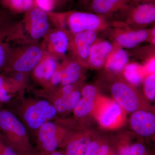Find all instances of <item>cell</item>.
Wrapping results in <instances>:
<instances>
[{"mask_svg": "<svg viewBox=\"0 0 155 155\" xmlns=\"http://www.w3.org/2000/svg\"><path fill=\"white\" fill-rule=\"evenodd\" d=\"M0 132L18 155L32 151L25 125L11 111L0 106Z\"/></svg>", "mask_w": 155, "mask_h": 155, "instance_id": "6da1fadb", "label": "cell"}, {"mask_svg": "<svg viewBox=\"0 0 155 155\" xmlns=\"http://www.w3.org/2000/svg\"><path fill=\"white\" fill-rule=\"evenodd\" d=\"M17 117L31 133L37 130L45 122L51 121L57 116L55 108L46 99L25 100L21 103Z\"/></svg>", "mask_w": 155, "mask_h": 155, "instance_id": "7a4b0ae2", "label": "cell"}, {"mask_svg": "<svg viewBox=\"0 0 155 155\" xmlns=\"http://www.w3.org/2000/svg\"><path fill=\"white\" fill-rule=\"evenodd\" d=\"M56 23L67 26L73 35L87 31L104 29L107 24L101 16L88 12H71L68 14H52Z\"/></svg>", "mask_w": 155, "mask_h": 155, "instance_id": "3957f363", "label": "cell"}, {"mask_svg": "<svg viewBox=\"0 0 155 155\" xmlns=\"http://www.w3.org/2000/svg\"><path fill=\"white\" fill-rule=\"evenodd\" d=\"M67 133L51 121L41 125L35 134L36 149L40 155H48L62 146Z\"/></svg>", "mask_w": 155, "mask_h": 155, "instance_id": "277c9868", "label": "cell"}, {"mask_svg": "<svg viewBox=\"0 0 155 155\" xmlns=\"http://www.w3.org/2000/svg\"><path fill=\"white\" fill-rule=\"evenodd\" d=\"M44 54L42 48L36 45L29 46L15 56L11 55L5 70L23 74L31 72L41 61Z\"/></svg>", "mask_w": 155, "mask_h": 155, "instance_id": "5b68a950", "label": "cell"}, {"mask_svg": "<svg viewBox=\"0 0 155 155\" xmlns=\"http://www.w3.org/2000/svg\"><path fill=\"white\" fill-rule=\"evenodd\" d=\"M111 92L116 102L124 110L134 113L139 107L138 97L134 90L128 84L116 82L111 87Z\"/></svg>", "mask_w": 155, "mask_h": 155, "instance_id": "8992f818", "label": "cell"}, {"mask_svg": "<svg viewBox=\"0 0 155 155\" xmlns=\"http://www.w3.org/2000/svg\"><path fill=\"white\" fill-rule=\"evenodd\" d=\"M48 17L38 8L31 10L26 21V28L31 37L38 40L45 36L49 29Z\"/></svg>", "mask_w": 155, "mask_h": 155, "instance_id": "52a82bcc", "label": "cell"}, {"mask_svg": "<svg viewBox=\"0 0 155 155\" xmlns=\"http://www.w3.org/2000/svg\"><path fill=\"white\" fill-rule=\"evenodd\" d=\"M58 67L55 57L45 52L41 61L32 70V76L39 83L49 88L51 78Z\"/></svg>", "mask_w": 155, "mask_h": 155, "instance_id": "ba28073f", "label": "cell"}, {"mask_svg": "<svg viewBox=\"0 0 155 155\" xmlns=\"http://www.w3.org/2000/svg\"><path fill=\"white\" fill-rule=\"evenodd\" d=\"M96 38L95 31H84L73 35L70 39V47L79 61H88L90 51Z\"/></svg>", "mask_w": 155, "mask_h": 155, "instance_id": "9c48e42d", "label": "cell"}, {"mask_svg": "<svg viewBox=\"0 0 155 155\" xmlns=\"http://www.w3.org/2000/svg\"><path fill=\"white\" fill-rule=\"evenodd\" d=\"M133 130L139 135L150 136L155 132V116L151 112L137 110L134 112L130 119Z\"/></svg>", "mask_w": 155, "mask_h": 155, "instance_id": "30bf717a", "label": "cell"}, {"mask_svg": "<svg viewBox=\"0 0 155 155\" xmlns=\"http://www.w3.org/2000/svg\"><path fill=\"white\" fill-rule=\"evenodd\" d=\"M45 46L48 51L46 53L54 57L64 55L70 48V38L65 31L57 29L48 35Z\"/></svg>", "mask_w": 155, "mask_h": 155, "instance_id": "8fae6325", "label": "cell"}, {"mask_svg": "<svg viewBox=\"0 0 155 155\" xmlns=\"http://www.w3.org/2000/svg\"><path fill=\"white\" fill-rule=\"evenodd\" d=\"M98 118L103 127H115L122 120V109L116 101H108L100 108Z\"/></svg>", "mask_w": 155, "mask_h": 155, "instance_id": "7c38bea8", "label": "cell"}, {"mask_svg": "<svg viewBox=\"0 0 155 155\" xmlns=\"http://www.w3.org/2000/svg\"><path fill=\"white\" fill-rule=\"evenodd\" d=\"M114 48V45L110 42L105 40H96L90 51L89 63L95 68L101 67L105 64L107 59Z\"/></svg>", "mask_w": 155, "mask_h": 155, "instance_id": "4fadbf2b", "label": "cell"}, {"mask_svg": "<svg viewBox=\"0 0 155 155\" xmlns=\"http://www.w3.org/2000/svg\"><path fill=\"white\" fill-rule=\"evenodd\" d=\"M22 87L23 84L0 74V104H8L20 97Z\"/></svg>", "mask_w": 155, "mask_h": 155, "instance_id": "5bb4252c", "label": "cell"}, {"mask_svg": "<svg viewBox=\"0 0 155 155\" xmlns=\"http://www.w3.org/2000/svg\"><path fill=\"white\" fill-rule=\"evenodd\" d=\"M149 36L147 30L144 29L122 31L116 36L117 44L122 47L131 48L146 41Z\"/></svg>", "mask_w": 155, "mask_h": 155, "instance_id": "9a60e30c", "label": "cell"}, {"mask_svg": "<svg viewBox=\"0 0 155 155\" xmlns=\"http://www.w3.org/2000/svg\"><path fill=\"white\" fill-rule=\"evenodd\" d=\"M130 19L139 25H149L155 20V6L153 2L143 3L136 6L130 14Z\"/></svg>", "mask_w": 155, "mask_h": 155, "instance_id": "2e32d148", "label": "cell"}, {"mask_svg": "<svg viewBox=\"0 0 155 155\" xmlns=\"http://www.w3.org/2000/svg\"><path fill=\"white\" fill-rule=\"evenodd\" d=\"M91 140L87 137L66 136L62 146L65 147L66 155H84Z\"/></svg>", "mask_w": 155, "mask_h": 155, "instance_id": "e0dca14e", "label": "cell"}, {"mask_svg": "<svg viewBox=\"0 0 155 155\" xmlns=\"http://www.w3.org/2000/svg\"><path fill=\"white\" fill-rule=\"evenodd\" d=\"M129 59V55L125 50L114 48L106 61V67L111 72H121L128 64Z\"/></svg>", "mask_w": 155, "mask_h": 155, "instance_id": "ac0fdd59", "label": "cell"}, {"mask_svg": "<svg viewBox=\"0 0 155 155\" xmlns=\"http://www.w3.org/2000/svg\"><path fill=\"white\" fill-rule=\"evenodd\" d=\"M131 0H92L91 8L96 14H110L125 7Z\"/></svg>", "mask_w": 155, "mask_h": 155, "instance_id": "d6986e66", "label": "cell"}, {"mask_svg": "<svg viewBox=\"0 0 155 155\" xmlns=\"http://www.w3.org/2000/svg\"><path fill=\"white\" fill-rule=\"evenodd\" d=\"M63 77L61 84L62 86L73 84L77 82L81 74V66L78 62L71 61L63 67Z\"/></svg>", "mask_w": 155, "mask_h": 155, "instance_id": "ffe728a7", "label": "cell"}, {"mask_svg": "<svg viewBox=\"0 0 155 155\" xmlns=\"http://www.w3.org/2000/svg\"><path fill=\"white\" fill-rule=\"evenodd\" d=\"M124 75L129 83L134 86H137L142 81V68L136 63L127 64L124 69Z\"/></svg>", "mask_w": 155, "mask_h": 155, "instance_id": "44dd1931", "label": "cell"}, {"mask_svg": "<svg viewBox=\"0 0 155 155\" xmlns=\"http://www.w3.org/2000/svg\"><path fill=\"white\" fill-rule=\"evenodd\" d=\"M95 100L81 97L73 109L74 115L78 118H82L87 116L93 110Z\"/></svg>", "mask_w": 155, "mask_h": 155, "instance_id": "7402d4cb", "label": "cell"}, {"mask_svg": "<svg viewBox=\"0 0 155 155\" xmlns=\"http://www.w3.org/2000/svg\"><path fill=\"white\" fill-rule=\"evenodd\" d=\"M6 33L5 30H0V71L5 69L11 55L8 46L4 42Z\"/></svg>", "mask_w": 155, "mask_h": 155, "instance_id": "603a6c76", "label": "cell"}, {"mask_svg": "<svg viewBox=\"0 0 155 155\" xmlns=\"http://www.w3.org/2000/svg\"><path fill=\"white\" fill-rule=\"evenodd\" d=\"M143 90L146 96L150 100L155 99V73L148 74L143 81Z\"/></svg>", "mask_w": 155, "mask_h": 155, "instance_id": "cb8c5ba5", "label": "cell"}, {"mask_svg": "<svg viewBox=\"0 0 155 155\" xmlns=\"http://www.w3.org/2000/svg\"><path fill=\"white\" fill-rule=\"evenodd\" d=\"M5 3L15 11L22 12L31 8L33 4V0H7Z\"/></svg>", "mask_w": 155, "mask_h": 155, "instance_id": "d4e9b609", "label": "cell"}, {"mask_svg": "<svg viewBox=\"0 0 155 155\" xmlns=\"http://www.w3.org/2000/svg\"><path fill=\"white\" fill-rule=\"evenodd\" d=\"M80 91L74 90L67 97V111L73 110L75 106L81 98Z\"/></svg>", "mask_w": 155, "mask_h": 155, "instance_id": "484cf974", "label": "cell"}, {"mask_svg": "<svg viewBox=\"0 0 155 155\" xmlns=\"http://www.w3.org/2000/svg\"><path fill=\"white\" fill-rule=\"evenodd\" d=\"M0 155H18L0 132Z\"/></svg>", "mask_w": 155, "mask_h": 155, "instance_id": "4316f807", "label": "cell"}, {"mask_svg": "<svg viewBox=\"0 0 155 155\" xmlns=\"http://www.w3.org/2000/svg\"><path fill=\"white\" fill-rule=\"evenodd\" d=\"M38 8L44 12H51L54 8L56 3V0H35Z\"/></svg>", "mask_w": 155, "mask_h": 155, "instance_id": "83f0119b", "label": "cell"}, {"mask_svg": "<svg viewBox=\"0 0 155 155\" xmlns=\"http://www.w3.org/2000/svg\"><path fill=\"white\" fill-rule=\"evenodd\" d=\"M81 93L83 97L95 100L97 94L96 88L93 85H86L82 89Z\"/></svg>", "mask_w": 155, "mask_h": 155, "instance_id": "f1b7e54d", "label": "cell"}, {"mask_svg": "<svg viewBox=\"0 0 155 155\" xmlns=\"http://www.w3.org/2000/svg\"><path fill=\"white\" fill-rule=\"evenodd\" d=\"M63 77V67L58 66L57 70L53 74L50 81V87L55 86L61 84Z\"/></svg>", "mask_w": 155, "mask_h": 155, "instance_id": "f546056e", "label": "cell"}, {"mask_svg": "<svg viewBox=\"0 0 155 155\" xmlns=\"http://www.w3.org/2000/svg\"><path fill=\"white\" fill-rule=\"evenodd\" d=\"M130 151L131 155H144L146 150L143 145L137 143L130 147Z\"/></svg>", "mask_w": 155, "mask_h": 155, "instance_id": "4dcf8cb0", "label": "cell"}, {"mask_svg": "<svg viewBox=\"0 0 155 155\" xmlns=\"http://www.w3.org/2000/svg\"><path fill=\"white\" fill-rule=\"evenodd\" d=\"M100 145L97 142L91 141L89 143L84 155H98Z\"/></svg>", "mask_w": 155, "mask_h": 155, "instance_id": "1f68e13d", "label": "cell"}, {"mask_svg": "<svg viewBox=\"0 0 155 155\" xmlns=\"http://www.w3.org/2000/svg\"><path fill=\"white\" fill-rule=\"evenodd\" d=\"M75 89H74V86L73 84L65 85V86H62L60 92L55 95L67 96L71 93Z\"/></svg>", "mask_w": 155, "mask_h": 155, "instance_id": "d6a6232c", "label": "cell"}, {"mask_svg": "<svg viewBox=\"0 0 155 155\" xmlns=\"http://www.w3.org/2000/svg\"><path fill=\"white\" fill-rule=\"evenodd\" d=\"M155 58L151 59L147 63L145 67V69L148 74L155 73Z\"/></svg>", "mask_w": 155, "mask_h": 155, "instance_id": "836d02e7", "label": "cell"}, {"mask_svg": "<svg viewBox=\"0 0 155 155\" xmlns=\"http://www.w3.org/2000/svg\"><path fill=\"white\" fill-rule=\"evenodd\" d=\"M110 152V147L107 145L104 144L99 147L98 155H108Z\"/></svg>", "mask_w": 155, "mask_h": 155, "instance_id": "e575fe53", "label": "cell"}, {"mask_svg": "<svg viewBox=\"0 0 155 155\" xmlns=\"http://www.w3.org/2000/svg\"><path fill=\"white\" fill-rule=\"evenodd\" d=\"M130 147L125 146L122 147L120 150V154L121 155H131L130 151Z\"/></svg>", "mask_w": 155, "mask_h": 155, "instance_id": "d590c367", "label": "cell"}, {"mask_svg": "<svg viewBox=\"0 0 155 155\" xmlns=\"http://www.w3.org/2000/svg\"><path fill=\"white\" fill-rule=\"evenodd\" d=\"M48 155H66L65 154V153H64V152L61 151L60 150H57L51 153L50 154Z\"/></svg>", "mask_w": 155, "mask_h": 155, "instance_id": "8d00e7d4", "label": "cell"}, {"mask_svg": "<svg viewBox=\"0 0 155 155\" xmlns=\"http://www.w3.org/2000/svg\"><path fill=\"white\" fill-rule=\"evenodd\" d=\"M19 155H40L38 153L36 150H33L32 151L30 152L26 153L23 154H21Z\"/></svg>", "mask_w": 155, "mask_h": 155, "instance_id": "74e56055", "label": "cell"}, {"mask_svg": "<svg viewBox=\"0 0 155 155\" xmlns=\"http://www.w3.org/2000/svg\"><path fill=\"white\" fill-rule=\"evenodd\" d=\"M137 1L138 2H143V3L152 2L153 0H135V2Z\"/></svg>", "mask_w": 155, "mask_h": 155, "instance_id": "f35d334b", "label": "cell"}, {"mask_svg": "<svg viewBox=\"0 0 155 155\" xmlns=\"http://www.w3.org/2000/svg\"><path fill=\"white\" fill-rule=\"evenodd\" d=\"M3 19H4V17H3L2 14H0V24L2 23Z\"/></svg>", "mask_w": 155, "mask_h": 155, "instance_id": "ab89813d", "label": "cell"}, {"mask_svg": "<svg viewBox=\"0 0 155 155\" xmlns=\"http://www.w3.org/2000/svg\"><path fill=\"white\" fill-rule=\"evenodd\" d=\"M2 1H3V2H4L5 3V2L6 1H7V0H2Z\"/></svg>", "mask_w": 155, "mask_h": 155, "instance_id": "60d3db41", "label": "cell"}, {"mask_svg": "<svg viewBox=\"0 0 155 155\" xmlns=\"http://www.w3.org/2000/svg\"><path fill=\"white\" fill-rule=\"evenodd\" d=\"M56 2H60V1H61V0H56Z\"/></svg>", "mask_w": 155, "mask_h": 155, "instance_id": "b9f144b4", "label": "cell"}, {"mask_svg": "<svg viewBox=\"0 0 155 155\" xmlns=\"http://www.w3.org/2000/svg\"></svg>", "mask_w": 155, "mask_h": 155, "instance_id": "7bdbcfd3", "label": "cell"}]
</instances>
